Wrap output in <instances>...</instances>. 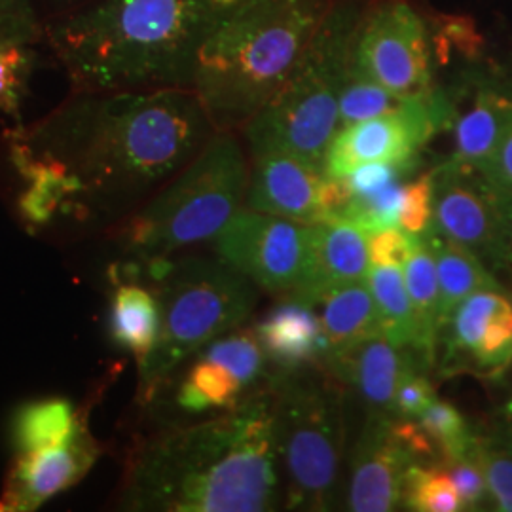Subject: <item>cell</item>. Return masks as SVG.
<instances>
[{"label": "cell", "instance_id": "28", "mask_svg": "<svg viewBox=\"0 0 512 512\" xmlns=\"http://www.w3.org/2000/svg\"><path fill=\"white\" fill-rule=\"evenodd\" d=\"M198 353L228 368L243 389L253 387L266 376V363L270 361L255 329L230 330Z\"/></svg>", "mask_w": 512, "mask_h": 512}, {"label": "cell", "instance_id": "32", "mask_svg": "<svg viewBox=\"0 0 512 512\" xmlns=\"http://www.w3.org/2000/svg\"><path fill=\"white\" fill-rule=\"evenodd\" d=\"M418 423L437 446L440 461L467 454L476 433L454 404L437 399L421 414Z\"/></svg>", "mask_w": 512, "mask_h": 512}, {"label": "cell", "instance_id": "30", "mask_svg": "<svg viewBox=\"0 0 512 512\" xmlns=\"http://www.w3.org/2000/svg\"><path fill=\"white\" fill-rule=\"evenodd\" d=\"M403 505L408 511L416 512L463 511L454 480L440 461L429 465L418 463L408 469Z\"/></svg>", "mask_w": 512, "mask_h": 512}, {"label": "cell", "instance_id": "10", "mask_svg": "<svg viewBox=\"0 0 512 512\" xmlns=\"http://www.w3.org/2000/svg\"><path fill=\"white\" fill-rule=\"evenodd\" d=\"M431 226L495 270L512 264V219L475 167L450 158L433 169Z\"/></svg>", "mask_w": 512, "mask_h": 512}, {"label": "cell", "instance_id": "37", "mask_svg": "<svg viewBox=\"0 0 512 512\" xmlns=\"http://www.w3.org/2000/svg\"><path fill=\"white\" fill-rule=\"evenodd\" d=\"M418 160L410 162H372L355 167L344 179L351 196H368L380 192L387 186L399 184L406 175L414 173Z\"/></svg>", "mask_w": 512, "mask_h": 512}, {"label": "cell", "instance_id": "3", "mask_svg": "<svg viewBox=\"0 0 512 512\" xmlns=\"http://www.w3.org/2000/svg\"><path fill=\"white\" fill-rule=\"evenodd\" d=\"M243 0H88L44 38L76 92L192 88L196 59Z\"/></svg>", "mask_w": 512, "mask_h": 512}, {"label": "cell", "instance_id": "5", "mask_svg": "<svg viewBox=\"0 0 512 512\" xmlns=\"http://www.w3.org/2000/svg\"><path fill=\"white\" fill-rule=\"evenodd\" d=\"M361 18L355 0L332 2L287 84L243 126L251 154L279 150L323 169Z\"/></svg>", "mask_w": 512, "mask_h": 512}, {"label": "cell", "instance_id": "16", "mask_svg": "<svg viewBox=\"0 0 512 512\" xmlns=\"http://www.w3.org/2000/svg\"><path fill=\"white\" fill-rule=\"evenodd\" d=\"M323 366L368 408V414H389L395 389L412 368L427 370L420 355L399 348L382 332L372 334Z\"/></svg>", "mask_w": 512, "mask_h": 512}, {"label": "cell", "instance_id": "44", "mask_svg": "<svg viewBox=\"0 0 512 512\" xmlns=\"http://www.w3.org/2000/svg\"><path fill=\"white\" fill-rule=\"evenodd\" d=\"M46 2L61 14V12L73 10V8L80 6V4H84V2H88V0H46Z\"/></svg>", "mask_w": 512, "mask_h": 512}, {"label": "cell", "instance_id": "41", "mask_svg": "<svg viewBox=\"0 0 512 512\" xmlns=\"http://www.w3.org/2000/svg\"><path fill=\"white\" fill-rule=\"evenodd\" d=\"M416 241V234L387 228L366 234L370 266H403Z\"/></svg>", "mask_w": 512, "mask_h": 512}, {"label": "cell", "instance_id": "23", "mask_svg": "<svg viewBox=\"0 0 512 512\" xmlns=\"http://www.w3.org/2000/svg\"><path fill=\"white\" fill-rule=\"evenodd\" d=\"M403 274L416 319L418 355L429 368L435 361L440 338L439 275L431 245L423 234L416 236L414 247L403 264Z\"/></svg>", "mask_w": 512, "mask_h": 512}, {"label": "cell", "instance_id": "43", "mask_svg": "<svg viewBox=\"0 0 512 512\" xmlns=\"http://www.w3.org/2000/svg\"><path fill=\"white\" fill-rule=\"evenodd\" d=\"M494 435L499 442H503L512 452V418L503 421L497 429H494Z\"/></svg>", "mask_w": 512, "mask_h": 512}, {"label": "cell", "instance_id": "22", "mask_svg": "<svg viewBox=\"0 0 512 512\" xmlns=\"http://www.w3.org/2000/svg\"><path fill=\"white\" fill-rule=\"evenodd\" d=\"M160 302L156 294L135 281H120L110 298L109 330L112 340L145 363L160 336Z\"/></svg>", "mask_w": 512, "mask_h": 512}, {"label": "cell", "instance_id": "12", "mask_svg": "<svg viewBox=\"0 0 512 512\" xmlns=\"http://www.w3.org/2000/svg\"><path fill=\"white\" fill-rule=\"evenodd\" d=\"M213 241L217 255L258 289L291 296L310 262L311 224L241 207Z\"/></svg>", "mask_w": 512, "mask_h": 512}, {"label": "cell", "instance_id": "33", "mask_svg": "<svg viewBox=\"0 0 512 512\" xmlns=\"http://www.w3.org/2000/svg\"><path fill=\"white\" fill-rule=\"evenodd\" d=\"M401 203L403 186L393 184L368 196H351L338 219L353 222L365 234L397 228V224H401Z\"/></svg>", "mask_w": 512, "mask_h": 512}, {"label": "cell", "instance_id": "8", "mask_svg": "<svg viewBox=\"0 0 512 512\" xmlns=\"http://www.w3.org/2000/svg\"><path fill=\"white\" fill-rule=\"evenodd\" d=\"M285 476L283 505L330 511L346 448V387L323 366L277 370L270 378Z\"/></svg>", "mask_w": 512, "mask_h": 512}, {"label": "cell", "instance_id": "35", "mask_svg": "<svg viewBox=\"0 0 512 512\" xmlns=\"http://www.w3.org/2000/svg\"><path fill=\"white\" fill-rule=\"evenodd\" d=\"M476 368L499 374L512 363V306L499 311L471 353Z\"/></svg>", "mask_w": 512, "mask_h": 512}, {"label": "cell", "instance_id": "26", "mask_svg": "<svg viewBox=\"0 0 512 512\" xmlns=\"http://www.w3.org/2000/svg\"><path fill=\"white\" fill-rule=\"evenodd\" d=\"M243 391L238 378L228 368L198 353V361L179 385L177 404L190 414L228 410L241 401Z\"/></svg>", "mask_w": 512, "mask_h": 512}, {"label": "cell", "instance_id": "24", "mask_svg": "<svg viewBox=\"0 0 512 512\" xmlns=\"http://www.w3.org/2000/svg\"><path fill=\"white\" fill-rule=\"evenodd\" d=\"M366 283L376 304L380 332L399 348L418 353V330L404 283L403 266H370Z\"/></svg>", "mask_w": 512, "mask_h": 512}, {"label": "cell", "instance_id": "27", "mask_svg": "<svg viewBox=\"0 0 512 512\" xmlns=\"http://www.w3.org/2000/svg\"><path fill=\"white\" fill-rule=\"evenodd\" d=\"M507 306L511 302L501 291H478L465 298L442 329L446 332V359L458 363L463 355L471 357L492 319Z\"/></svg>", "mask_w": 512, "mask_h": 512}, {"label": "cell", "instance_id": "13", "mask_svg": "<svg viewBox=\"0 0 512 512\" xmlns=\"http://www.w3.org/2000/svg\"><path fill=\"white\" fill-rule=\"evenodd\" d=\"M454 105L442 92L404 99L395 110L336 131L325 158L327 177H346L372 162L418 160L429 139L450 124Z\"/></svg>", "mask_w": 512, "mask_h": 512}, {"label": "cell", "instance_id": "19", "mask_svg": "<svg viewBox=\"0 0 512 512\" xmlns=\"http://www.w3.org/2000/svg\"><path fill=\"white\" fill-rule=\"evenodd\" d=\"M319 304H323L321 330L325 338L321 365L380 332L376 304L366 279L332 289L319 300Z\"/></svg>", "mask_w": 512, "mask_h": 512}, {"label": "cell", "instance_id": "14", "mask_svg": "<svg viewBox=\"0 0 512 512\" xmlns=\"http://www.w3.org/2000/svg\"><path fill=\"white\" fill-rule=\"evenodd\" d=\"M99 452L90 429L82 423L73 439L59 446L19 454L0 495V511H37L88 475Z\"/></svg>", "mask_w": 512, "mask_h": 512}, {"label": "cell", "instance_id": "15", "mask_svg": "<svg viewBox=\"0 0 512 512\" xmlns=\"http://www.w3.org/2000/svg\"><path fill=\"white\" fill-rule=\"evenodd\" d=\"M245 207L302 224L323 220L319 205L325 171L298 156L266 150L255 152Z\"/></svg>", "mask_w": 512, "mask_h": 512}, {"label": "cell", "instance_id": "40", "mask_svg": "<svg viewBox=\"0 0 512 512\" xmlns=\"http://www.w3.org/2000/svg\"><path fill=\"white\" fill-rule=\"evenodd\" d=\"M440 463L446 467L448 475L454 480L463 511L478 509L486 501V495L490 492H488L486 478L482 475L478 463L471 458L469 450L459 458L444 459Z\"/></svg>", "mask_w": 512, "mask_h": 512}, {"label": "cell", "instance_id": "18", "mask_svg": "<svg viewBox=\"0 0 512 512\" xmlns=\"http://www.w3.org/2000/svg\"><path fill=\"white\" fill-rule=\"evenodd\" d=\"M256 336L277 370L321 365L325 338L313 306L289 298L255 327Z\"/></svg>", "mask_w": 512, "mask_h": 512}, {"label": "cell", "instance_id": "4", "mask_svg": "<svg viewBox=\"0 0 512 512\" xmlns=\"http://www.w3.org/2000/svg\"><path fill=\"white\" fill-rule=\"evenodd\" d=\"M334 0H243L196 59L192 92L217 129L243 128L287 84Z\"/></svg>", "mask_w": 512, "mask_h": 512}, {"label": "cell", "instance_id": "17", "mask_svg": "<svg viewBox=\"0 0 512 512\" xmlns=\"http://www.w3.org/2000/svg\"><path fill=\"white\" fill-rule=\"evenodd\" d=\"M370 270L366 234L349 220H321L311 224L310 262L291 298L308 306L336 287L363 281Z\"/></svg>", "mask_w": 512, "mask_h": 512}, {"label": "cell", "instance_id": "11", "mask_svg": "<svg viewBox=\"0 0 512 512\" xmlns=\"http://www.w3.org/2000/svg\"><path fill=\"white\" fill-rule=\"evenodd\" d=\"M353 59L399 99L433 92L427 27L406 0H382L368 10L357 27Z\"/></svg>", "mask_w": 512, "mask_h": 512}, {"label": "cell", "instance_id": "36", "mask_svg": "<svg viewBox=\"0 0 512 512\" xmlns=\"http://www.w3.org/2000/svg\"><path fill=\"white\" fill-rule=\"evenodd\" d=\"M35 0H0V40L33 46L44 38Z\"/></svg>", "mask_w": 512, "mask_h": 512}, {"label": "cell", "instance_id": "34", "mask_svg": "<svg viewBox=\"0 0 512 512\" xmlns=\"http://www.w3.org/2000/svg\"><path fill=\"white\" fill-rule=\"evenodd\" d=\"M31 67V46L0 40V110L4 114L18 118Z\"/></svg>", "mask_w": 512, "mask_h": 512}, {"label": "cell", "instance_id": "39", "mask_svg": "<svg viewBox=\"0 0 512 512\" xmlns=\"http://www.w3.org/2000/svg\"><path fill=\"white\" fill-rule=\"evenodd\" d=\"M423 372L421 368H412L401 378L391 404V416L399 420H420L421 414L437 399L435 387Z\"/></svg>", "mask_w": 512, "mask_h": 512}, {"label": "cell", "instance_id": "20", "mask_svg": "<svg viewBox=\"0 0 512 512\" xmlns=\"http://www.w3.org/2000/svg\"><path fill=\"white\" fill-rule=\"evenodd\" d=\"M431 245L439 275V325L440 332L446 327L459 304L478 291H501L503 287L495 281L486 264L461 247L444 238L433 226L423 234Z\"/></svg>", "mask_w": 512, "mask_h": 512}, {"label": "cell", "instance_id": "2", "mask_svg": "<svg viewBox=\"0 0 512 512\" xmlns=\"http://www.w3.org/2000/svg\"><path fill=\"white\" fill-rule=\"evenodd\" d=\"M274 389L260 387L211 420L145 440L129 459L120 509L268 512L283 505Z\"/></svg>", "mask_w": 512, "mask_h": 512}, {"label": "cell", "instance_id": "31", "mask_svg": "<svg viewBox=\"0 0 512 512\" xmlns=\"http://www.w3.org/2000/svg\"><path fill=\"white\" fill-rule=\"evenodd\" d=\"M469 454L475 459L486 478L488 492L494 499L497 511L512 512V452L499 442L494 433H475L469 446Z\"/></svg>", "mask_w": 512, "mask_h": 512}, {"label": "cell", "instance_id": "29", "mask_svg": "<svg viewBox=\"0 0 512 512\" xmlns=\"http://www.w3.org/2000/svg\"><path fill=\"white\" fill-rule=\"evenodd\" d=\"M404 99L387 92L370 74L365 73L355 59L351 57L346 80L338 99V124L348 128L353 124L365 122L370 118L382 116L389 110H395Z\"/></svg>", "mask_w": 512, "mask_h": 512}, {"label": "cell", "instance_id": "1", "mask_svg": "<svg viewBox=\"0 0 512 512\" xmlns=\"http://www.w3.org/2000/svg\"><path fill=\"white\" fill-rule=\"evenodd\" d=\"M219 129L188 88L76 92L18 128L8 152L29 224L122 215L190 164Z\"/></svg>", "mask_w": 512, "mask_h": 512}, {"label": "cell", "instance_id": "38", "mask_svg": "<svg viewBox=\"0 0 512 512\" xmlns=\"http://www.w3.org/2000/svg\"><path fill=\"white\" fill-rule=\"evenodd\" d=\"M433 222V171L403 186L401 226L404 232L421 236Z\"/></svg>", "mask_w": 512, "mask_h": 512}, {"label": "cell", "instance_id": "7", "mask_svg": "<svg viewBox=\"0 0 512 512\" xmlns=\"http://www.w3.org/2000/svg\"><path fill=\"white\" fill-rule=\"evenodd\" d=\"M251 169L230 129H219L200 154L124 222L122 249L143 262L215 239L245 202Z\"/></svg>", "mask_w": 512, "mask_h": 512}, {"label": "cell", "instance_id": "42", "mask_svg": "<svg viewBox=\"0 0 512 512\" xmlns=\"http://www.w3.org/2000/svg\"><path fill=\"white\" fill-rule=\"evenodd\" d=\"M494 190L495 198L512 219V131L495 152L494 158L480 169Z\"/></svg>", "mask_w": 512, "mask_h": 512}, {"label": "cell", "instance_id": "6", "mask_svg": "<svg viewBox=\"0 0 512 512\" xmlns=\"http://www.w3.org/2000/svg\"><path fill=\"white\" fill-rule=\"evenodd\" d=\"M147 264L148 277L158 283L162 325L156 348L139 365L143 399L188 357L245 323L258 300L255 283L220 256H164Z\"/></svg>", "mask_w": 512, "mask_h": 512}, {"label": "cell", "instance_id": "21", "mask_svg": "<svg viewBox=\"0 0 512 512\" xmlns=\"http://www.w3.org/2000/svg\"><path fill=\"white\" fill-rule=\"evenodd\" d=\"M512 131V99L495 92H480L475 105L456 124L452 160L482 169L494 158Z\"/></svg>", "mask_w": 512, "mask_h": 512}, {"label": "cell", "instance_id": "9", "mask_svg": "<svg viewBox=\"0 0 512 512\" xmlns=\"http://www.w3.org/2000/svg\"><path fill=\"white\" fill-rule=\"evenodd\" d=\"M439 461V450L420 423L368 414L351 452L349 511H397L403 505L408 469Z\"/></svg>", "mask_w": 512, "mask_h": 512}, {"label": "cell", "instance_id": "25", "mask_svg": "<svg viewBox=\"0 0 512 512\" xmlns=\"http://www.w3.org/2000/svg\"><path fill=\"white\" fill-rule=\"evenodd\" d=\"M82 423L69 401H35L16 412L12 421V442L18 454L54 448L73 439Z\"/></svg>", "mask_w": 512, "mask_h": 512}]
</instances>
